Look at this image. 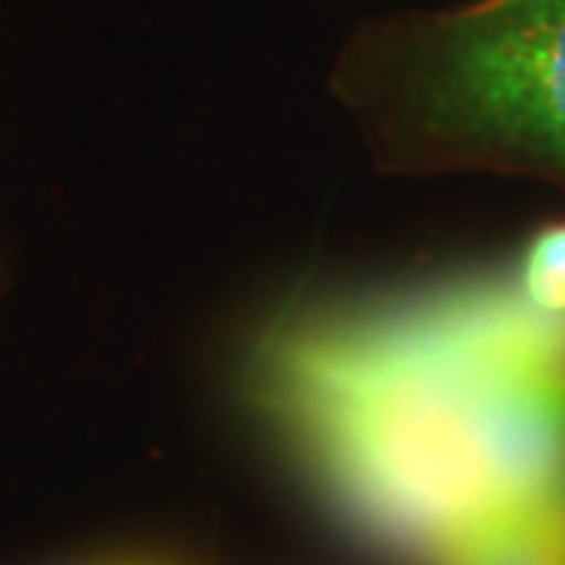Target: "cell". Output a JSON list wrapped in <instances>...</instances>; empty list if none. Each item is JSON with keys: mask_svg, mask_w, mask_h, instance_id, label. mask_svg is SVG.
<instances>
[{"mask_svg": "<svg viewBox=\"0 0 565 565\" xmlns=\"http://www.w3.org/2000/svg\"><path fill=\"white\" fill-rule=\"evenodd\" d=\"M114 565H151V563H114Z\"/></svg>", "mask_w": 565, "mask_h": 565, "instance_id": "5", "label": "cell"}, {"mask_svg": "<svg viewBox=\"0 0 565 565\" xmlns=\"http://www.w3.org/2000/svg\"><path fill=\"white\" fill-rule=\"evenodd\" d=\"M434 565H565V505L534 509L484 527Z\"/></svg>", "mask_w": 565, "mask_h": 565, "instance_id": "3", "label": "cell"}, {"mask_svg": "<svg viewBox=\"0 0 565 565\" xmlns=\"http://www.w3.org/2000/svg\"><path fill=\"white\" fill-rule=\"evenodd\" d=\"M430 85L449 120L565 158V0H503L465 13Z\"/></svg>", "mask_w": 565, "mask_h": 565, "instance_id": "2", "label": "cell"}, {"mask_svg": "<svg viewBox=\"0 0 565 565\" xmlns=\"http://www.w3.org/2000/svg\"><path fill=\"white\" fill-rule=\"evenodd\" d=\"M248 390L367 541L434 565L565 505V315L503 282L305 311L264 333Z\"/></svg>", "mask_w": 565, "mask_h": 565, "instance_id": "1", "label": "cell"}, {"mask_svg": "<svg viewBox=\"0 0 565 565\" xmlns=\"http://www.w3.org/2000/svg\"><path fill=\"white\" fill-rule=\"evenodd\" d=\"M522 289L550 315H565V226L544 230L525 258Z\"/></svg>", "mask_w": 565, "mask_h": 565, "instance_id": "4", "label": "cell"}, {"mask_svg": "<svg viewBox=\"0 0 565 565\" xmlns=\"http://www.w3.org/2000/svg\"><path fill=\"white\" fill-rule=\"evenodd\" d=\"M484 3H503V0H484Z\"/></svg>", "mask_w": 565, "mask_h": 565, "instance_id": "6", "label": "cell"}]
</instances>
